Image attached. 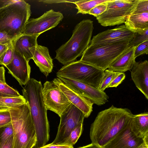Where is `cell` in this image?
I'll list each match as a JSON object with an SVG mask.
<instances>
[{
	"instance_id": "cell-21",
	"label": "cell",
	"mask_w": 148,
	"mask_h": 148,
	"mask_svg": "<svg viewBox=\"0 0 148 148\" xmlns=\"http://www.w3.org/2000/svg\"><path fill=\"white\" fill-rule=\"evenodd\" d=\"M130 30L139 33L148 29V12L129 15L124 23Z\"/></svg>"
},
{
	"instance_id": "cell-35",
	"label": "cell",
	"mask_w": 148,
	"mask_h": 148,
	"mask_svg": "<svg viewBox=\"0 0 148 148\" xmlns=\"http://www.w3.org/2000/svg\"><path fill=\"white\" fill-rule=\"evenodd\" d=\"M148 53V40H146L138 46L134 51V56L136 58L141 55Z\"/></svg>"
},
{
	"instance_id": "cell-24",
	"label": "cell",
	"mask_w": 148,
	"mask_h": 148,
	"mask_svg": "<svg viewBox=\"0 0 148 148\" xmlns=\"http://www.w3.org/2000/svg\"><path fill=\"white\" fill-rule=\"evenodd\" d=\"M24 97H0V108H10L18 107L26 103Z\"/></svg>"
},
{
	"instance_id": "cell-28",
	"label": "cell",
	"mask_w": 148,
	"mask_h": 148,
	"mask_svg": "<svg viewBox=\"0 0 148 148\" xmlns=\"http://www.w3.org/2000/svg\"><path fill=\"white\" fill-rule=\"evenodd\" d=\"M13 40L10 43L8 49L0 58V65L5 67L12 60L14 51Z\"/></svg>"
},
{
	"instance_id": "cell-13",
	"label": "cell",
	"mask_w": 148,
	"mask_h": 148,
	"mask_svg": "<svg viewBox=\"0 0 148 148\" xmlns=\"http://www.w3.org/2000/svg\"><path fill=\"white\" fill-rule=\"evenodd\" d=\"M53 81L63 92L70 102L80 109L85 117L88 118L92 111L93 103L84 97L77 88L60 78H55Z\"/></svg>"
},
{
	"instance_id": "cell-33",
	"label": "cell",
	"mask_w": 148,
	"mask_h": 148,
	"mask_svg": "<svg viewBox=\"0 0 148 148\" xmlns=\"http://www.w3.org/2000/svg\"><path fill=\"white\" fill-rule=\"evenodd\" d=\"M148 12V0H139L136 6L131 14Z\"/></svg>"
},
{
	"instance_id": "cell-42",
	"label": "cell",
	"mask_w": 148,
	"mask_h": 148,
	"mask_svg": "<svg viewBox=\"0 0 148 148\" xmlns=\"http://www.w3.org/2000/svg\"><path fill=\"white\" fill-rule=\"evenodd\" d=\"M78 148H101L97 145L91 143L88 145L82 147H79Z\"/></svg>"
},
{
	"instance_id": "cell-44",
	"label": "cell",
	"mask_w": 148,
	"mask_h": 148,
	"mask_svg": "<svg viewBox=\"0 0 148 148\" xmlns=\"http://www.w3.org/2000/svg\"><path fill=\"white\" fill-rule=\"evenodd\" d=\"M137 148H148V145L143 142Z\"/></svg>"
},
{
	"instance_id": "cell-39",
	"label": "cell",
	"mask_w": 148,
	"mask_h": 148,
	"mask_svg": "<svg viewBox=\"0 0 148 148\" xmlns=\"http://www.w3.org/2000/svg\"><path fill=\"white\" fill-rule=\"evenodd\" d=\"M13 136L10 137L3 144L0 145V148H12Z\"/></svg>"
},
{
	"instance_id": "cell-1",
	"label": "cell",
	"mask_w": 148,
	"mask_h": 148,
	"mask_svg": "<svg viewBox=\"0 0 148 148\" xmlns=\"http://www.w3.org/2000/svg\"><path fill=\"white\" fill-rule=\"evenodd\" d=\"M134 115L128 108L113 105L99 112L90 126L92 143L102 148L129 124Z\"/></svg>"
},
{
	"instance_id": "cell-20",
	"label": "cell",
	"mask_w": 148,
	"mask_h": 148,
	"mask_svg": "<svg viewBox=\"0 0 148 148\" xmlns=\"http://www.w3.org/2000/svg\"><path fill=\"white\" fill-rule=\"evenodd\" d=\"M137 47H128L127 49L110 65L108 69L124 73L131 70L136 62L134 53Z\"/></svg>"
},
{
	"instance_id": "cell-4",
	"label": "cell",
	"mask_w": 148,
	"mask_h": 148,
	"mask_svg": "<svg viewBox=\"0 0 148 148\" xmlns=\"http://www.w3.org/2000/svg\"><path fill=\"white\" fill-rule=\"evenodd\" d=\"M8 109L13 129L12 148H33L37 137L28 103Z\"/></svg>"
},
{
	"instance_id": "cell-34",
	"label": "cell",
	"mask_w": 148,
	"mask_h": 148,
	"mask_svg": "<svg viewBox=\"0 0 148 148\" xmlns=\"http://www.w3.org/2000/svg\"><path fill=\"white\" fill-rule=\"evenodd\" d=\"M109 0L104 3L99 4L92 8L89 12V14L97 16L103 14L106 10L107 3Z\"/></svg>"
},
{
	"instance_id": "cell-8",
	"label": "cell",
	"mask_w": 148,
	"mask_h": 148,
	"mask_svg": "<svg viewBox=\"0 0 148 148\" xmlns=\"http://www.w3.org/2000/svg\"><path fill=\"white\" fill-rule=\"evenodd\" d=\"M139 0H109L106 10L97 16L98 23L104 27L124 23L136 8Z\"/></svg>"
},
{
	"instance_id": "cell-25",
	"label": "cell",
	"mask_w": 148,
	"mask_h": 148,
	"mask_svg": "<svg viewBox=\"0 0 148 148\" xmlns=\"http://www.w3.org/2000/svg\"><path fill=\"white\" fill-rule=\"evenodd\" d=\"M83 123L78 124L71 132L68 137L60 145H73L77 142L83 131Z\"/></svg>"
},
{
	"instance_id": "cell-38",
	"label": "cell",
	"mask_w": 148,
	"mask_h": 148,
	"mask_svg": "<svg viewBox=\"0 0 148 148\" xmlns=\"http://www.w3.org/2000/svg\"><path fill=\"white\" fill-rule=\"evenodd\" d=\"M39 148H74L73 146L70 145H54L51 143L45 145Z\"/></svg>"
},
{
	"instance_id": "cell-37",
	"label": "cell",
	"mask_w": 148,
	"mask_h": 148,
	"mask_svg": "<svg viewBox=\"0 0 148 148\" xmlns=\"http://www.w3.org/2000/svg\"><path fill=\"white\" fill-rule=\"evenodd\" d=\"M77 1L76 0H40L38 1L42 2L45 3H72L74 4Z\"/></svg>"
},
{
	"instance_id": "cell-16",
	"label": "cell",
	"mask_w": 148,
	"mask_h": 148,
	"mask_svg": "<svg viewBox=\"0 0 148 148\" xmlns=\"http://www.w3.org/2000/svg\"><path fill=\"white\" fill-rule=\"evenodd\" d=\"M130 122L102 148H137L143 142V138L132 132Z\"/></svg>"
},
{
	"instance_id": "cell-19",
	"label": "cell",
	"mask_w": 148,
	"mask_h": 148,
	"mask_svg": "<svg viewBox=\"0 0 148 148\" xmlns=\"http://www.w3.org/2000/svg\"><path fill=\"white\" fill-rule=\"evenodd\" d=\"M39 36L22 34L13 40L14 50L29 62L32 59L29 48L38 45Z\"/></svg>"
},
{
	"instance_id": "cell-27",
	"label": "cell",
	"mask_w": 148,
	"mask_h": 148,
	"mask_svg": "<svg viewBox=\"0 0 148 148\" xmlns=\"http://www.w3.org/2000/svg\"><path fill=\"white\" fill-rule=\"evenodd\" d=\"M147 40H148V29L139 33H135L133 38L129 42L128 47H137Z\"/></svg>"
},
{
	"instance_id": "cell-31",
	"label": "cell",
	"mask_w": 148,
	"mask_h": 148,
	"mask_svg": "<svg viewBox=\"0 0 148 148\" xmlns=\"http://www.w3.org/2000/svg\"><path fill=\"white\" fill-rule=\"evenodd\" d=\"M11 122V117L9 109L0 108V127L8 125Z\"/></svg>"
},
{
	"instance_id": "cell-26",
	"label": "cell",
	"mask_w": 148,
	"mask_h": 148,
	"mask_svg": "<svg viewBox=\"0 0 148 148\" xmlns=\"http://www.w3.org/2000/svg\"><path fill=\"white\" fill-rule=\"evenodd\" d=\"M20 95L16 90L7 84L0 82V97H15Z\"/></svg>"
},
{
	"instance_id": "cell-5",
	"label": "cell",
	"mask_w": 148,
	"mask_h": 148,
	"mask_svg": "<svg viewBox=\"0 0 148 148\" xmlns=\"http://www.w3.org/2000/svg\"><path fill=\"white\" fill-rule=\"evenodd\" d=\"M31 6L24 0H8L0 8V31L17 37L23 34L29 19Z\"/></svg>"
},
{
	"instance_id": "cell-15",
	"label": "cell",
	"mask_w": 148,
	"mask_h": 148,
	"mask_svg": "<svg viewBox=\"0 0 148 148\" xmlns=\"http://www.w3.org/2000/svg\"><path fill=\"white\" fill-rule=\"evenodd\" d=\"M8 72L21 85H25L30 79L31 68L29 62L15 50L11 62L5 66Z\"/></svg>"
},
{
	"instance_id": "cell-14",
	"label": "cell",
	"mask_w": 148,
	"mask_h": 148,
	"mask_svg": "<svg viewBox=\"0 0 148 148\" xmlns=\"http://www.w3.org/2000/svg\"><path fill=\"white\" fill-rule=\"evenodd\" d=\"M64 82L77 89L86 98L93 104L101 106L108 101L109 97L104 92L88 84L69 78L57 76Z\"/></svg>"
},
{
	"instance_id": "cell-17",
	"label": "cell",
	"mask_w": 148,
	"mask_h": 148,
	"mask_svg": "<svg viewBox=\"0 0 148 148\" xmlns=\"http://www.w3.org/2000/svg\"><path fill=\"white\" fill-rule=\"evenodd\" d=\"M131 72L132 79L136 86L148 99V61H136Z\"/></svg>"
},
{
	"instance_id": "cell-11",
	"label": "cell",
	"mask_w": 148,
	"mask_h": 148,
	"mask_svg": "<svg viewBox=\"0 0 148 148\" xmlns=\"http://www.w3.org/2000/svg\"><path fill=\"white\" fill-rule=\"evenodd\" d=\"M64 17L59 12L51 9L36 18L29 19L25 27L23 34L39 36L45 31L54 28Z\"/></svg>"
},
{
	"instance_id": "cell-29",
	"label": "cell",
	"mask_w": 148,
	"mask_h": 148,
	"mask_svg": "<svg viewBox=\"0 0 148 148\" xmlns=\"http://www.w3.org/2000/svg\"><path fill=\"white\" fill-rule=\"evenodd\" d=\"M13 136V129L12 123L0 127V145Z\"/></svg>"
},
{
	"instance_id": "cell-23",
	"label": "cell",
	"mask_w": 148,
	"mask_h": 148,
	"mask_svg": "<svg viewBox=\"0 0 148 148\" xmlns=\"http://www.w3.org/2000/svg\"><path fill=\"white\" fill-rule=\"evenodd\" d=\"M107 0H77L75 3L78 10L77 14H88L93 8L99 4L104 3Z\"/></svg>"
},
{
	"instance_id": "cell-43",
	"label": "cell",
	"mask_w": 148,
	"mask_h": 148,
	"mask_svg": "<svg viewBox=\"0 0 148 148\" xmlns=\"http://www.w3.org/2000/svg\"><path fill=\"white\" fill-rule=\"evenodd\" d=\"M143 142L148 145V133L143 138Z\"/></svg>"
},
{
	"instance_id": "cell-18",
	"label": "cell",
	"mask_w": 148,
	"mask_h": 148,
	"mask_svg": "<svg viewBox=\"0 0 148 148\" xmlns=\"http://www.w3.org/2000/svg\"><path fill=\"white\" fill-rule=\"evenodd\" d=\"M32 59L40 71L46 77L51 73L53 67V60L46 47L38 45L30 47Z\"/></svg>"
},
{
	"instance_id": "cell-22",
	"label": "cell",
	"mask_w": 148,
	"mask_h": 148,
	"mask_svg": "<svg viewBox=\"0 0 148 148\" xmlns=\"http://www.w3.org/2000/svg\"><path fill=\"white\" fill-rule=\"evenodd\" d=\"M130 127L136 136L143 138L148 133V112L134 115L131 121Z\"/></svg>"
},
{
	"instance_id": "cell-7",
	"label": "cell",
	"mask_w": 148,
	"mask_h": 148,
	"mask_svg": "<svg viewBox=\"0 0 148 148\" xmlns=\"http://www.w3.org/2000/svg\"><path fill=\"white\" fill-rule=\"evenodd\" d=\"M104 71L79 60L64 65L56 74L57 76L69 78L98 88L103 78Z\"/></svg>"
},
{
	"instance_id": "cell-40",
	"label": "cell",
	"mask_w": 148,
	"mask_h": 148,
	"mask_svg": "<svg viewBox=\"0 0 148 148\" xmlns=\"http://www.w3.org/2000/svg\"><path fill=\"white\" fill-rule=\"evenodd\" d=\"M5 69L3 66H0V82L7 84L5 78Z\"/></svg>"
},
{
	"instance_id": "cell-36",
	"label": "cell",
	"mask_w": 148,
	"mask_h": 148,
	"mask_svg": "<svg viewBox=\"0 0 148 148\" xmlns=\"http://www.w3.org/2000/svg\"><path fill=\"white\" fill-rule=\"evenodd\" d=\"M17 37L9 35L5 32L0 31V44H9Z\"/></svg>"
},
{
	"instance_id": "cell-2",
	"label": "cell",
	"mask_w": 148,
	"mask_h": 148,
	"mask_svg": "<svg viewBox=\"0 0 148 148\" xmlns=\"http://www.w3.org/2000/svg\"><path fill=\"white\" fill-rule=\"evenodd\" d=\"M42 86L40 81L32 78L22 90V96L29 105L36 131L35 148L45 145L49 139V123L42 96Z\"/></svg>"
},
{
	"instance_id": "cell-30",
	"label": "cell",
	"mask_w": 148,
	"mask_h": 148,
	"mask_svg": "<svg viewBox=\"0 0 148 148\" xmlns=\"http://www.w3.org/2000/svg\"><path fill=\"white\" fill-rule=\"evenodd\" d=\"M115 72L110 71L108 69L104 71V75L101 84L98 89L104 92L108 87L114 77Z\"/></svg>"
},
{
	"instance_id": "cell-9",
	"label": "cell",
	"mask_w": 148,
	"mask_h": 148,
	"mask_svg": "<svg viewBox=\"0 0 148 148\" xmlns=\"http://www.w3.org/2000/svg\"><path fill=\"white\" fill-rule=\"evenodd\" d=\"M44 102L47 110L60 117L71 103L58 86L53 81H47L42 89Z\"/></svg>"
},
{
	"instance_id": "cell-6",
	"label": "cell",
	"mask_w": 148,
	"mask_h": 148,
	"mask_svg": "<svg viewBox=\"0 0 148 148\" xmlns=\"http://www.w3.org/2000/svg\"><path fill=\"white\" fill-rule=\"evenodd\" d=\"M130 42L103 46L89 45L79 60L104 71L127 48Z\"/></svg>"
},
{
	"instance_id": "cell-10",
	"label": "cell",
	"mask_w": 148,
	"mask_h": 148,
	"mask_svg": "<svg viewBox=\"0 0 148 148\" xmlns=\"http://www.w3.org/2000/svg\"><path fill=\"white\" fill-rule=\"evenodd\" d=\"M60 124L56 138L51 143L60 145L79 124L83 123L85 116L82 112L72 103L60 117Z\"/></svg>"
},
{
	"instance_id": "cell-12",
	"label": "cell",
	"mask_w": 148,
	"mask_h": 148,
	"mask_svg": "<svg viewBox=\"0 0 148 148\" xmlns=\"http://www.w3.org/2000/svg\"><path fill=\"white\" fill-rule=\"evenodd\" d=\"M135 33L128 29L125 25H122L112 29H108L94 36L89 45L100 46L118 42H130Z\"/></svg>"
},
{
	"instance_id": "cell-32",
	"label": "cell",
	"mask_w": 148,
	"mask_h": 148,
	"mask_svg": "<svg viewBox=\"0 0 148 148\" xmlns=\"http://www.w3.org/2000/svg\"><path fill=\"white\" fill-rule=\"evenodd\" d=\"M125 78V75L124 73L115 72V75L108 88L116 87L121 84Z\"/></svg>"
},
{
	"instance_id": "cell-41",
	"label": "cell",
	"mask_w": 148,
	"mask_h": 148,
	"mask_svg": "<svg viewBox=\"0 0 148 148\" xmlns=\"http://www.w3.org/2000/svg\"><path fill=\"white\" fill-rule=\"evenodd\" d=\"M10 43L5 44H0V58L8 49Z\"/></svg>"
},
{
	"instance_id": "cell-3",
	"label": "cell",
	"mask_w": 148,
	"mask_h": 148,
	"mask_svg": "<svg viewBox=\"0 0 148 148\" xmlns=\"http://www.w3.org/2000/svg\"><path fill=\"white\" fill-rule=\"evenodd\" d=\"M93 29V21L89 19L77 24L70 39L56 50L55 59L64 65L75 61L89 45Z\"/></svg>"
}]
</instances>
